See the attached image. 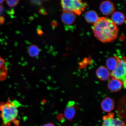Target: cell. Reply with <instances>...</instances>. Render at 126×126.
Wrapping results in <instances>:
<instances>
[{
    "label": "cell",
    "instance_id": "obj_2",
    "mask_svg": "<svg viewBox=\"0 0 126 126\" xmlns=\"http://www.w3.org/2000/svg\"><path fill=\"white\" fill-rule=\"evenodd\" d=\"M19 105L18 102L15 101L12 102L9 99L5 102H0L2 126H9L11 123L16 122L18 114L17 108Z\"/></svg>",
    "mask_w": 126,
    "mask_h": 126
},
{
    "label": "cell",
    "instance_id": "obj_14",
    "mask_svg": "<svg viewBox=\"0 0 126 126\" xmlns=\"http://www.w3.org/2000/svg\"><path fill=\"white\" fill-rule=\"evenodd\" d=\"M107 68L110 71H114L117 65V61L115 57H110L107 59L106 62Z\"/></svg>",
    "mask_w": 126,
    "mask_h": 126
},
{
    "label": "cell",
    "instance_id": "obj_5",
    "mask_svg": "<svg viewBox=\"0 0 126 126\" xmlns=\"http://www.w3.org/2000/svg\"><path fill=\"white\" fill-rule=\"evenodd\" d=\"M114 114L111 113L103 118L102 126H126L123 121L119 118H114Z\"/></svg>",
    "mask_w": 126,
    "mask_h": 126
},
{
    "label": "cell",
    "instance_id": "obj_26",
    "mask_svg": "<svg viewBox=\"0 0 126 126\" xmlns=\"http://www.w3.org/2000/svg\"></svg>",
    "mask_w": 126,
    "mask_h": 126
},
{
    "label": "cell",
    "instance_id": "obj_10",
    "mask_svg": "<svg viewBox=\"0 0 126 126\" xmlns=\"http://www.w3.org/2000/svg\"><path fill=\"white\" fill-rule=\"evenodd\" d=\"M96 75L99 79L105 81L108 80L110 76L109 70L104 66H101L96 71Z\"/></svg>",
    "mask_w": 126,
    "mask_h": 126
},
{
    "label": "cell",
    "instance_id": "obj_9",
    "mask_svg": "<svg viewBox=\"0 0 126 126\" xmlns=\"http://www.w3.org/2000/svg\"><path fill=\"white\" fill-rule=\"evenodd\" d=\"M75 104V102L74 101L69 102L65 108L64 116L66 119L69 120H72L75 116L76 110Z\"/></svg>",
    "mask_w": 126,
    "mask_h": 126
},
{
    "label": "cell",
    "instance_id": "obj_11",
    "mask_svg": "<svg viewBox=\"0 0 126 126\" xmlns=\"http://www.w3.org/2000/svg\"><path fill=\"white\" fill-rule=\"evenodd\" d=\"M61 20L65 25L72 24L75 21L76 17L75 14L72 12H64L61 15Z\"/></svg>",
    "mask_w": 126,
    "mask_h": 126
},
{
    "label": "cell",
    "instance_id": "obj_22",
    "mask_svg": "<svg viewBox=\"0 0 126 126\" xmlns=\"http://www.w3.org/2000/svg\"><path fill=\"white\" fill-rule=\"evenodd\" d=\"M4 11V7L2 5H0V15H1L3 12Z\"/></svg>",
    "mask_w": 126,
    "mask_h": 126
},
{
    "label": "cell",
    "instance_id": "obj_4",
    "mask_svg": "<svg viewBox=\"0 0 126 126\" xmlns=\"http://www.w3.org/2000/svg\"><path fill=\"white\" fill-rule=\"evenodd\" d=\"M115 57L117 61V65L115 69L113 71L111 74V76L120 80L123 84L124 89L126 87V59L124 56L119 58Z\"/></svg>",
    "mask_w": 126,
    "mask_h": 126
},
{
    "label": "cell",
    "instance_id": "obj_23",
    "mask_svg": "<svg viewBox=\"0 0 126 126\" xmlns=\"http://www.w3.org/2000/svg\"><path fill=\"white\" fill-rule=\"evenodd\" d=\"M43 126H55L54 124L52 123H48L45 124Z\"/></svg>",
    "mask_w": 126,
    "mask_h": 126
},
{
    "label": "cell",
    "instance_id": "obj_20",
    "mask_svg": "<svg viewBox=\"0 0 126 126\" xmlns=\"http://www.w3.org/2000/svg\"><path fill=\"white\" fill-rule=\"evenodd\" d=\"M37 34L39 35H41L43 34V31L40 28H38L37 30Z\"/></svg>",
    "mask_w": 126,
    "mask_h": 126
},
{
    "label": "cell",
    "instance_id": "obj_21",
    "mask_svg": "<svg viewBox=\"0 0 126 126\" xmlns=\"http://www.w3.org/2000/svg\"><path fill=\"white\" fill-rule=\"evenodd\" d=\"M5 22V18L3 16H0V23L3 24Z\"/></svg>",
    "mask_w": 126,
    "mask_h": 126
},
{
    "label": "cell",
    "instance_id": "obj_17",
    "mask_svg": "<svg viewBox=\"0 0 126 126\" xmlns=\"http://www.w3.org/2000/svg\"><path fill=\"white\" fill-rule=\"evenodd\" d=\"M6 2L8 5L12 8L16 7L19 3L17 0H7Z\"/></svg>",
    "mask_w": 126,
    "mask_h": 126
},
{
    "label": "cell",
    "instance_id": "obj_1",
    "mask_svg": "<svg viewBox=\"0 0 126 126\" xmlns=\"http://www.w3.org/2000/svg\"><path fill=\"white\" fill-rule=\"evenodd\" d=\"M92 29L94 36L103 43H108L117 38L119 29L111 19L101 17L93 25Z\"/></svg>",
    "mask_w": 126,
    "mask_h": 126
},
{
    "label": "cell",
    "instance_id": "obj_16",
    "mask_svg": "<svg viewBox=\"0 0 126 126\" xmlns=\"http://www.w3.org/2000/svg\"><path fill=\"white\" fill-rule=\"evenodd\" d=\"M7 68L5 65H3L0 67V81L6 79L7 75Z\"/></svg>",
    "mask_w": 126,
    "mask_h": 126
},
{
    "label": "cell",
    "instance_id": "obj_13",
    "mask_svg": "<svg viewBox=\"0 0 126 126\" xmlns=\"http://www.w3.org/2000/svg\"><path fill=\"white\" fill-rule=\"evenodd\" d=\"M111 19L116 25H120L124 23L125 17L122 12H116L112 14Z\"/></svg>",
    "mask_w": 126,
    "mask_h": 126
},
{
    "label": "cell",
    "instance_id": "obj_24",
    "mask_svg": "<svg viewBox=\"0 0 126 126\" xmlns=\"http://www.w3.org/2000/svg\"><path fill=\"white\" fill-rule=\"evenodd\" d=\"M5 1V0H0V4L4 2V1Z\"/></svg>",
    "mask_w": 126,
    "mask_h": 126
},
{
    "label": "cell",
    "instance_id": "obj_12",
    "mask_svg": "<svg viewBox=\"0 0 126 126\" xmlns=\"http://www.w3.org/2000/svg\"><path fill=\"white\" fill-rule=\"evenodd\" d=\"M99 18L97 13L94 11H88L85 14V19L89 23L94 24L98 20Z\"/></svg>",
    "mask_w": 126,
    "mask_h": 126
},
{
    "label": "cell",
    "instance_id": "obj_6",
    "mask_svg": "<svg viewBox=\"0 0 126 126\" xmlns=\"http://www.w3.org/2000/svg\"><path fill=\"white\" fill-rule=\"evenodd\" d=\"M115 9L114 4L109 1H104L100 4V10L101 12L104 15H111L114 13Z\"/></svg>",
    "mask_w": 126,
    "mask_h": 126
},
{
    "label": "cell",
    "instance_id": "obj_15",
    "mask_svg": "<svg viewBox=\"0 0 126 126\" xmlns=\"http://www.w3.org/2000/svg\"><path fill=\"white\" fill-rule=\"evenodd\" d=\"M28 51L30 56L35 57L38 56L40 53V49L37 46L32 45L29 47Z\"/></svg>",
    "mask_w": 126,
    "mask_h": 126
},
{
    "label": "cell",
    "instance_id": "obj_3",
    "mask_svg": "<svg viewBox=\"0 0 126 126\" xmlns=\"http://www.w3.org/2000/svg\"><path fill=\"white\" fill-rule=\"evenodd\" d=\"M61 4L63 12H72L78 15H81L86 6L82 0H61Z\"/></svg>",
    "mask_w": 126,
    "mask_h": 126
},
{
    "label": "cell",
    "instance_id": "obj_19",
    "mask_svg": "<svg viewBox=\"0 0 126 126\" xmlns=\"http://www.w3.org/2000/svg\"><path fill=\"white\" fill-rule=\"evenodd\" d=\"M5 62V61L0 56V67L4 65Z\"/></svg>",
    "mask_w": 126,
    "mask_h": 126
},
{
    "label": "cell",
    "instance_id": "obj_18",
    "mask_svg": "<svg viewBox=\"0 0 126 126\" xmlns=\"http://www.w3.org/2000/svg\"><path fill=\"white\" fill-rule=\"evenodd\" d=\"M51 26L52 28L53 29L57 27L58 26V23L56 20H53L51 22Z\"/></svg>",
    "mask_w": 126,
    "mask_h": 126
},
{
    "label": "cell",
    "instance_id": "obj_7",
    "mask_svg": "<svg viewBox=\"0 0 126 126\" xmlns=\"http://www.w3.org/2000/svg\"><path fill=\"white\" fill-rule=\"evenodd\" d=\"M123 84L120 80L112 77L108 84V87L110 91L117 92L122 89Z\"/></svg>",
    "mask_w": 126,
    "mask_h": 126
},
{
    "label": "cell",
    "instance_id": "obj_25",
    "mask_svg": "<svg viewBox=\"0 0 126 126\" xmlns=\"http://www.w3.org/2000/svg\"><path fill=\"white\" fill-rule=\"evenodd\" d=\"M18 0L19 1L20 0Z\"/></svg>",
    "mask_w": 126,
    "mask_h": 126
},
{
    "label": "cell",
    "instance_id": "obj_8",
    "mask_svg": "<svg viewBox=\"0 0 126 126\" xmlns=\"http://www.w3.org/2000/svg\"><path fill=\"white\" fill-rule=\"evenodd\" d=\"M115 102L110 97H107L102 100L101 104L102 109L105 112H110L114 109Z\"/></svg>",
    "mask_w": 126,
    "mask_h": 126
}]
</instances>
